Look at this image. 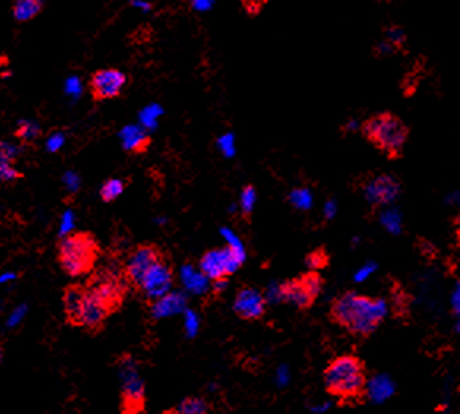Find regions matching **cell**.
<instances>
[{"mask_svg": "<svg viewBox=\"0 0 460 414\" xmlns=\"http://www.w3.org/2000/svg\"><path fill=\"white\" fill-rule=\"evenodd\" d=\"M386 302L380 298L345 291L332 299L328 318L332 324L342 327L350 335L369 339L386 318Z\"/></svg>", "mask_w": 460, "mask_h": 414, "instance_id": "6da1fadb", "label": "cell"}, {"mask_svg": "<svg viewBox=\"0 0 460 414\" xmlns=\"http://www.w3.org/2000/svg\"><path fill=\"white\" fill-rule=\"evenodd\" d=\"M324 389L339 402L340 406H356L363 403L369 391V373L365 362L359 356H335L323 372Z\"/></svg>", "mask_w": 460, "mask_h": 414, "instance_id": "7a4b0ae2", "label": "cell"}, {"mask_svg": "<svg viewBox=\"0 0 460 414\" xmlns=\"http://www.w3.org/2000/svg\"><path fill=\"white\" fill-rule=\"evenodd\" d=\"M103 248L92 231H70L56 244V259L65 275L71 279L89 277L98 268Z\"/></svg>", "mask_w": 460, "mask_h": 414, "instance_id": "3957f363", "label": "cell"}, {"mask_svg": "<svg viewBox=\"0 0 460 414\" xmlns=\"http://www.w3.org/2000/svg\"><path fill=\"white\" fill-rule=\"evenodd\" d=\"M84 285L110 316L122 310L128 294L132 293L130 286L127 285L121 274V264L98 266L87 277Z\"/></svg>", "mask_w": 460, "mask_h": 414, "instance_id": "277c9868", "label": "cell"}, {"mask_svg": "<svg viewBox=\"0 0 460 414\" xmlns=\"http://www.w3.org/2000/svg\"><path fill=\"white\" fill-rule=\"evenodd\" d=\"M114 365L121 370L122 386L119 393V413L143 414L146 411V385L138 372V361L132 354L123 352L114 359Z\"/></svg>", "mask_w": 460, "mask_h": 414, "instance_id": "5b68a950", "label": "cell"}, {"mask_svg": "<svg viewBox=\"0 0 460 414\" xmlns=\"http://www.w3.org/2000/svg\"><path fill=\"white\" fill-rule=\"evenodd\" d=\"M363 133L372 144L391 157L400 155L408 138L405 124L399 117L387 114V112L367 119L363 125Z\"/></svg>", "mask_w": 460, "mask_h": 414, "instance_id": "8992f818", "label": "cell"}, {"mask_svg": "<svg viewBox=\"0 0 460 414\" xmlns=\"http://www.w3.org/2000/svg\"><path fill=\"white\" fill-rule=\"evenodd\" d=\"M323 288L324 279L319 270H306L278 285L277 296L282 302L294 305L299 311H307L317 304Z\"/></svg>", "mask_w": 460, "mask_h": 414, "instance_id": "52a82bcc", "label": "cell"}, {"mask_svg": "<svg viewBox=\"0 0 460 414\" xmlns=\"http://www.w3.org/2000/svg\"><path fill=\"white\" fill-rule=\"evenodd\" d=\"M168 257L169 253L167 250L155 242H143L134 245L121 263V274L127 285L130 286L132 294L139 288V285H141L149 270Z\"/></svg>", "mask_w": 460, "mask_h": 414, "instance_id": "ba28073f", "label": "cell"}, {"mask_svg": "<svg viewBox=\"0 0 460 414\" xmlns=\"http://www.w3.org/2000/svg\"><path fill=\"white\" fill-rule=\"evenodd\" d=\"M244 264V255L234 245L214 247L206 250L198 261L199 272L210 283H228L237 270Z\"/></svg>", "mask_w": 460, "mask_h": 414, "instance_id": "9c48e42d", "label": "cell"}, {"mask_svg": "<svg viewBox=\"0 0 460 414\" xmlns=\"http://www.w3.org/2000/svg\"><path fill=\"white\" fill-rule=\"evenodd\" d=\"M175 283H178V274H175L171 257H168L149 270L133 296L144 305L154 307L171 294Z\"/></svg>", "mask_w": 460, "mask_h": 414, "instance_id": "30bf717a", "label": "cell"}, {"mask_svg": "<svg viewBox=\"0 0 460 414\" xmlns=\"http://www.w3.org/2000/svg\"><path fill=\"white\" fill-rule=\"evenodd\" d=\"M232 311L241 321L258 323L267 313V298L261 289L252 285H241L236 289Z\"/></svg>", "mask_w": 460, "mask_h": 414, "instance_id": "8fae6325", "label": "cell"}, {"mask_svg": "<svg viewBox=\"0 0 460 414\" xmlns=\"http://www.w3.org/2000/svg\"><path fill=\"white\" fill-rule=\"evenodd\" d=\"M127 84V75L119 68H98L90 75L89 88L92 100L100 103V101L114 100L122 94Z\"/></svg>", "mask_w": 460, "mask_h": 414, "instance_id": "7c38bea8", "label": "cell"}, {"mask_svg": "<svg viewBox=\"0 0 460 414\" xmlns=\"http://www.w3.org/2000/svg\"><path fill=\"white\" fill-rule=\"evenodd\" d=\"M89 298V289L84 283H69L62 291L65 323L75 329H82V310Z\"/></svg>", "mask_w": 460, "mask_h": 414, "instance_id": "4fadbf2b", "label": "cell"}, {"mask_svg": "<svg viewBox=\"0 0 460 414\" xmlns=\"http://www.w3.org/2000/svg\"><path fill=\"white\" fill-rule=\"evenodd\" d=\"M399 182L394 177L381 174L370 179L365 183L364 193L372 206H383V204L394 201L396 196L399 195Z\"/></svg>", "mask_w": 460, "mask_h": 414, "instance_id": "5bb4252c", "label": "cell"}, {"mask_svg": "<svg viewBox=\"0 0 460 414\" xmlns=\"http://www.w3.org/2000/svg\"><path fill=\"white\" fill-rule=\"evenodd\" d=\"M121 142L123 151L132 155H143L152 144V138L139 125H127L121 131Z\"/></svg>", "mask_w": 460, "mask_h": 414, "instance_id": "9a60e30c", "label": "cell"}, {"mask_svg": "<svg viewBox=\"0 0 460 414\" xmlns=\"http://www.w3.org/2000/svg\"><path fill=\"white\" fill-rule=\"evenodd\" d=\"M43 12L41 0H13L12 13L18 23H27Z\"/></svg>", "mask_w": 460, "mask_h": 414, "instance_id": "2e32d148", "label": "cell"}, {"mask_svg": "<svg viewBox=\"0 0 460 414\" xmlns=\"http://www.w3.org/2000/svg\"><path fill=\"white\" fill-rule=\"evenodd\" d=\"M41 135H43V130L38 124H35L32 120H23L19 122L18 129L14 130V138L24 146H30L34 144L35 141H38Z\"/></svg>", "mask_w": 460, "mask_h": 414, "instance_id": "e0dca14e", "label": "cell"}, {"mask_svg": "<svg viewBox=\"0 0 460 414\" xmlns=\"http://www.w3.org/2000/svg\"><path fill=\"white\" fill-rule=\"evenodd\" d=\"M210 406L206 398L199 396H187L179 403L175 414H209Z\"/></svg>", "mask_w": 460, "mask_h": 414, "instance_id": "ac0fdd59", "label": "cell"}, {"mask_svg": "<svg viewBox=\"0 0 460 414\" xmlns=\"http://www.w3.org/2000/svg\"><path fill=\"white\" fill-rule=\"evenodd\" d=\"M125 187H127V183L123 182L122 179H117V177L106 179V181L101 183L98 195H100V199L103 203L111 204V203H114L123 192H125Z\"/></svg>", "mask_w": 460, "mask_h": 414, "instance_id": "d6986e66", "label": "cell"}, {"mask_svg": "<svg viewBox=\"0 0 460 414\" xmlns=\"http://www.w3.org/2000/svg\"><path fill=\"white\" fill-rule=\"evenodd\" d=\"M308 270H324L330 266V255L326 247H317L308 252L304 258Z\"/></svg>", "mask_w": 460, "mask_h": 414, "instance_id": "ffe728a7", "label": "cell"}, {"mask_svg": "<svg viewBox=\"0 0 460 414\" xmlns=\"http://www.w3.org/2000/svg\"><path fill=\"white\" fill-rule=\"evenodd\" d=\"M256 201V192L253 185H247L244 187L241 195V214L242 218L245 220L247 223H250L252 220V212H253V206H255Z\"/></svg>", "mask_w": 460, "mask_h": 414, "instance_id": "44dd1931", "label": "cell"}, {"mask_svg": "<svg viewBox=\"0 0 460 414\" xmlns=\"http://www.w3.org/2000/svg\"><path fill=\"white\" fill-rule=\"evenodd\" d=\"M23 177L24 174L14 166L13 161L7 160L0 161V181H2V183H5V185H13V183H16Z\"/></svg>", "mask_w": 460, "mask_h": 414, "instance_id": "7402d4cb", "label": "cell"}, {"mask_svg": "<svg viewBox=\"0 0 460 414\" xmlns=\"http://www.w3.org/2000/svg\"><path fill=\"white\" fill-rule=\"evenodd\" d=\"M405 40V34L400 29H389L387 30V43L391 46H400Z\"/></svg>", "mask_w": 460, "mask_h": 414, "instance_id": "603a6c76", "label": "cell"}, {"mask_svg": "<svg viewBox=\"0 0 460 414\" xmlns=\"http://www.w3.org/2000/svg\"><path fill=\"white\" fill-rule=\"evenodd\" d=\"M456 231H457V236H459V239H460V216H459L457 220H456Z\"/></svg>", "mask_w": 460, "mask_h": 414, "instance_id": "cb8c5ba5", "label": "cell"}]
</instances>
